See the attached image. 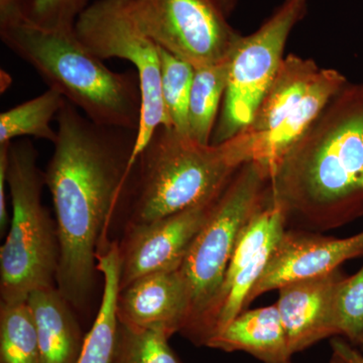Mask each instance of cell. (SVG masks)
I'll return each mask as SVG.
<instances>
[{"label": "cell", "mask_w": 363, "mask_h": 363, "mask_svg": "<svg viewBox=\"0 0 363 363\" xmlns=\"http://www.w3.org/2000/svg\"><path fill=\"white\" fill-rule=\"evenodd\" d=\"M45 173L56 213L57 289L72 307L92 292L105 230L130 176L138 130L100 125L66 101Z\"/></svg>", "instance_id": "1"}, {"label": "cell", "mask_w": 363, "mask_h": 363, "mask_svg": "<svg viewBox=\"0 0 363 363\" xmlns=\"http://www.w3.org/2000/svg\"><path fill=\"white\" fill-rule=\"evenodd\" d=\"M269 195L310 230L363 216V83L347 82L272 169Z\"/></svg>", "instance_id": "2"}, {"label": "cell", "mask_w": 363, "mask_h": 363, "mask_svg": "<svg viewBox=\"0 0 363 363\" xmlns=\"http://www.w3.org/2000/svg\"><path fill=\"white\" fill-rule=\"evenodd\" d=\"M252 160L247 131L220 143H201L160 126L138 155L124 186L128 225L147 223L221 194L234 174ZM121 196V197H123Z\"/></svg>", "instance_id": "3"}, {"label": "cell", "mask_w": 363, "mask_h": 363, "mask_svg": "<svg viewBox=\"0 0 363 363\" xmlns=\"http://www.w3.org/2000/svg\"><path fill=\"white\" fill-rule=\"evenodd\" d=\"M0 38L49 86L100 125L138 130L142 93L138 75L107 68L73 30H49L23 16L0 21Z\"/></svg>", "instance_id": "4"}, {"label": "cell", "mask_w": 363, "mask_h": 363, "mask_svg": "<svg viewBox=\"0 0 363 363\" xmlns=\"http://www.w3.org/2000/svg\"><path fill=\"white\" fill-rule=\"evenodd\" d=\"M38 159L30 140L9 145L6 176L13 218L0 248L1 303L26 302L33 291L57 284L58 231L42 203L45 173Z\"/></svg>", "instance_id": "5"}, {"label": "cell", "mask_w": 363, "mask_h": 363, "mask_svg": "<svg viewBox=\"0 0 363 363\" xmlns=\"http://www.w3.org/2000/svg\"><path fill=\"white\" fill-rule=\"evenodd\" d=\"M269 183L259 162L242 164L193 241L180 267L191 295L190 317L181 332L188 340L218 295L240 234L266 202Z\"/></svg>", "instance_id": "6"}, {"label": "cell", "mask_w": 363, "mask_h": 363, "mask_svg": "<svg viewBox=\"0 0 363 363\" xmlns=\"http://www.w3.org/2000/svg\"><path fill=\"white\" fill-rule=\"evenodd\" d=\"M74 30L97 58L126 60L135 67L142 93V112L130 173L157 128H172L162 102L159 45L138 25L131 0H96L79 16Z\"/></svg>", "instance_id": "7"}, {"label": "cell", "mask_w": 363, "mask_h": 363, "mask_svg": "<svg viewBox=\"0 0 363 363\" xmlns=\"http://www.w3.org/2000/svg\"><path fill=\"white\" fill-rule=\"evenodd\" d=\"M309 0H284L255 32L240 35L230 59L228 85L212 143L247 130L283 63L289 37L307 14Z\"/></svg>", "instance_id": "8"}, {"label": "cell", "mask_w": 363, "mask_h": 363, "mask_svg": "<svg viewBox=\"0 0 363 363\" xmlns=\"http://www.w3.org/2000/svg\"><path fill=\"white\" fill-rule=\"evenodd\" d=\"M131 1L143 32L195 69L228 59L240 39L215 0Z\"/></svg>", "instance_id": "9"}, {"label": "cell", "mask_w": 363, "mask_h": 363, "mask_svg": "<svg viewBox=\"0 0 363 363\" xmlns=\"http://www.w3.org/2000/svg\"><path fill=\"white\" fill-rule=\"evenodd\" d=\"M219 196L157 220L128 226L119 247L121 289L145 274L180 269Z\"/></svg>", "instance_id": "10"}, {"label": "cell", "mask_w": 363, "mask_h": 363, "mask_svg": "<svg viewBox=\"0 0 363 363\" xmlns=\"http://www.w3.org/2000/svg\"><path fill=\"white\" fill-rule=\"evenodd\" d=\"M363 257V231L346 238L307 230H286L253 286L247 308L259 296L301 279L323 276Z\"/></svg>", "instance_id": "11"}, {"label": "cell", "mask_w": 363, "mask_h": 363, "mask_svg": "<svg viewBox=\"0 0 363 363\" xmlns=\"http://www.w3.org/2000/svg\"><path fill=\"white\" fill-rule=\"evenodd\" d=\"M190 313V290L180 269L145 274L119 291L117 315L128 326L172 337L184 330Z\"/></svg>", "instance_id": "12"}, {"label": "cell", "mask_w": 363, "mask_h": 363, "mask_svg": "<svg viewBox=\"0 0 363 363\" xmlns=\"http://www.w3.org/2000/svg\"><path fill=\"white\" fill-rule=\"evenodd\" d=\"M345 274L336 269L323 276L292 281L279 289L278 307L291 353L302 352L337 336L335 296Z\"/></svg>", "instance_id": "13"}, {"label": "cell", "mask_w": 363, "mask_h": 363, "mask_svg": "<svg viewBox=\"0 0 363 363\" xmlns=\"http://www.w3.org/2000/svg\"><path fill=\"white\" fill-rule=\"evenodd\" d=\"M205 346L224 352L242 351L262 363H292L293 354L276 304L245 310Z\"/></svg>", "instance_id": "14"}, {"label": "cell", "mask_w": 363, "mask_h": 363, "mask_svg": "<svg viewBox=\"0 0 363 363\" xmlns=\"http://www.w3.org/2000/svg\"><path fill=\"white\" fill-rule=\"evenodd\" d=\"M28 304L37 328L40 363H77L85 336L57 286L33 291Z\"/></svg>", "instance_id": "15"}, {"label": "cell", "mask_w": 363, "mask_h": 363, "mask_svg": "<svg viewBox=\"0 0 363 363\" xmlns=\"http://www.w3.org/2000/svg\"><path fill=\"white\" fill-rule=\"evenodd\" d=\"M321 68L314 60L290 54L262 98L247 133L264 135L276 130L303 108Z\"/></svg>", "instance_id": "16"}, {"label": "cell", "mask_w": 363, "mask_h": 363, "mask_svg": "<svg viewBox=\"0 0 363 363\" xmlns=\"http://www.w3.org/2000/svg\"><path fill=\"white\" fill-rule=\"evenodd\" d=\"M230 59L195 69L189 104V135L197 142L211 143L217 116L228 85Z\"/></svg>", "instance_id": "17"}, {"label": "cell", "mask_w": 363, "mask_h": 363, "mask_svg": "<svg viewBox=\"0 0 363 363\" xmlns=\"http://www.w3.org/2000/svg\"><path fill=\"white\" fill-rule=\"evenodd\" d=\"M66 98L57 90L48 89L40 96L33 98L0 114V145L13 143L21 136H33L40 140L55 142L58 138L52 130V118L66 104Z\"/></svg>", "instance_id": "18"}, {"label": "cell", "mask_w": 363, "mask_h": 363, "mask_svg": "<svg viewBox=\"0 0 363 363\" xmlns=\"http://www.w3.org/2000/svg\"><path fill=\"white\" fill-rule=\"evenodd\" d=\"M0 363H40L37 328L28 301L1 303Z\"/></svg>", "instance_id": "19"}, {"label": "cell", "mask_w": 363, "mask_h": 363, "mask_svg": "<svg viewBox=\"0 0 363 363\" xmlns=\"http://www.w3.org/2000/svg\"><path fill=\"white\" fill-rule=\"evenodd\" d=\"M159 55L164 108L172 128L178 133L189 135V104L195 68L160 45Z\"/></svg>", "instance_id": "20"}, {"label": "cell", "mask_w": 363, "mask_h": 363, "mask_svg": "<svg viewBox=\"0 0 363 363\" xmlns=\"http://www.w3.org/2000/svg\"><path fill=\"white\" fill-rule=\"evenodd\" d=\"M164 332L136 328L119 322L111 363H182Z\"/></svg>", "instance_id": "21"}, {"label": "cell", "mask_w": 363, "mask_h": 363, "mask_svg": "<svg viewBox=\"0 0 363 363\" xmlns=\"http://www.w3.org/2000/svg\"><path fill=\"white\" fill-rule=\"evenodd\" d=\"M337 336L355 347L363 345V267L339 284L334 305Z\"/></svg>", "instance_id": "22"}, {"label": "cell", "mask_w": 363, "mask_h": 363, "mask_svg": "<svg viewBox=\"0 0 363 363\" xmlns=\"http://www.w3.org/2000/svg\"><path fill=\"white\" fill-rule=\"evenodd\" d=\"M89 0H26L21 16L49 30H73Z\"/></svg>", "instance_id": "23"}, {"label": "cell", "mask_w": 363, "mask_h": 363, "mask_svg": "<svg viewBox=\"0 0 363 363\" xmlns=\"http://www.w3.org/2000/svg\"><path fill=\"white\" fill-rule=\"evenodd\" d=\"M118 318L111 308H101L85 335L77 363H111L116 350Z\"/></svg>", "instance_id": "24"}, {"label": "cell", "mask_w": 363, "mask_h": 363, "mask_svg": "<svg viewBox=\"0 0 363 363\" xmlns=\"http://www.w3.org/2000/svg\"><path fill=\"white\" fill-rule=\"evenodd\" d=\"M9 145L11 143L0 145V228H1V231H4L9 224L6 187L7 186L6 175Z\"/></svg>", "instance_id": "25"}, {"label": "cell", "mask_w": 363, "mask_h": 363, "mask_svg": "<svg viewBox=\"0 0 363 363\" xmlns=\"http://www.w3.org/2000/svg\"><path fill=\"white\" fill-rule=\"evenodd\" d=\"M331 350L348 363H363V345L359 348L355 347L346 339L336 337L331 340Z\"/></svg>", "instance_id": "26"}, {"label": "cell", "mask_w": 363, "mask_h": 363, "mask_svg": "<svg viewBox=\"0 0 363 363\" xmlns=\"http://www.w3.org/2000/svg\"><path fill=\"white\" fill-rule=\"evenodd\" d=\"M26 0H0V21L21 16Z\"/></svg>", "instance_id": "27"}, {"label": "cell", "mask_w": 363, "mask_h": 363, "mask_svg": "<svg viewBox=\"0 0 363 363\" xmlns=\"http://www.w3.org/2000/svg\"><path fill=\"white\" fill-rule=\"evenodd\" d=\"M215 1L220 6L222 11L225 13L227 18H229L235 9L236 6H238V0H215Z\"/></svg>", "instance_id": "28"}, {"label": "cell", "mask_w": 363, "mask_h": 363, "mask_svg": "<svg viewBox=\"0 0 363 363\" xmlns=\"http://www.w3.org/2000/svg\"><path fill=\"white\" fill-rule=\"evenodd\" d=\"M329 363H348L344 359L343 357H341L338 353H336L335 351H332V355L330 357V362Z\"/></svg>", "instance_id": "29"}]
</instances>
